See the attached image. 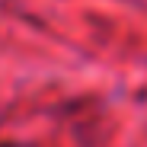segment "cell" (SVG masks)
<instances>
[{
    "mask_svg": "<svg viewBox=\"0 0 147 147\" xmlns=\"http://www.w3.org/2000/svg\"><path fill=\"white\" fill-rule=\"evenodd\" d=\"M3 147H13V144H3Z\"/></svg>",
    "mask_w": 147,
    "mask_h": 147,
    "instance_id": "6da1fadb",
    "label": "cell"
}]
</instances>
